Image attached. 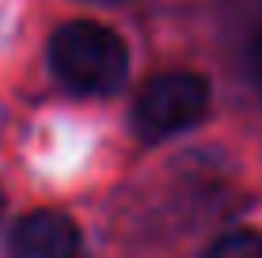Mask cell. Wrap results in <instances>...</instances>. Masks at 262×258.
<instances>
[{
    "instance_id": "6da1fadb",
    "label": "cell",
    "mask_w": 262,
    "mask_h": 258,
    "mask_svg": "<svg viewBox=\"0 0 262 258\" xmlns=\"http://www.w3.org/2000/svg\"><path fill=\"white\" fill-rule=\"evenodd\" d=\"M50 68L76 95H114L129 76V46L118 31L95 19L61 23L50 38Z\"/></svg>"
},
{
    "instance_id": "5b68a950",
    "label": "cell",
    "mask_w": 262,
    "mask_h": 258,
    "mask_svg": "<svg viewBox=\"0 0 262 258\" xmlns=\"http://www.w3.org/2000/svg\"><path fill=\"white\" fill-rule=\"evenodd\" d=\"M247 73L262 87V31H255V38L247 42Z\"/></svg>"
},
{
    "instance_id": "7a4b0ae2",
    "label": "cell",
    "mask_w": 262,
    "mask_h": 258,
    "mask_svg": "<svg viewBox=\"0 0 262 258\" xmlns=\"http://www.w3.org/2000/svg\"><path fill=\"white\" fill-rule=\"evenodd\" d=\"M209 80L190 68H171V73L152 76L133 99V133L148 145H160L167 137L194 129L209 114Z\"/></svg>"
},
{
    "instance_id": "8992f818",
    "label": "cell",
    "mask_w": 262,
    "mask_h": 258,
    "mask_svg": "<svg viewBox=\"0 0 262 258\" xmlns=\"http://www.w3.org/2000/svg\"><path fill=\"white\" fill-rule=\"evenodd\" d=\"M0 209H4V194H0Z\"/></svg>"
},
{
    "instance_id": "277c9868",
    "label": "cell",
    "mask_w": 262,
    "mask_h": 258,
    "mask_svg": "<svg viewBox=\"0 0 262 258\" xmlns=\"http://www.w3.org/2000/svg\"><path fill=\"white\" fill-rule=\"evenodd\" d=\"M202 258H262V232H255V228L224 232Z\"/></svg>"
},
{
    "instance_id": "3957f363",
    "label": "cell",
    "mask_w": 262,
    "mask_h": 258,
    "mask_svg": "<svg viewBox=\"0 0 262 258\" xmlns=\"http://www.w3.org/2000/svg\"><path fill=\"white\" fill-rule=\"evenodd\" d=\"M8 254L12 258H88L80 228L72 217L57 209H34L15 220L8 236Z\"/></svg>"
}]
</instances>
